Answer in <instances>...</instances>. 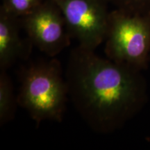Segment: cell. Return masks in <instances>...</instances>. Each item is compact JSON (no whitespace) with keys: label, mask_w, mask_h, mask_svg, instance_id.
<instances>
[{"label":"cell","mask_w":150,"mask_h":150,"mask_svg":"<svg viewBox=\"0 0 150 150\" xmlns=\"http://www.w3.org/2000/svg\"><path fill=\"white\" fill-rule=\"evenodd\" d=\"M44 0H2L1 7L19 18L29 14L41 4Z\"/></svg>","instance_id":"ba28073f"},{"label":"cell","mask_w":150,"mask_h":150,"mask_svg":"<svg viewBox=\"0 0 150 150\" xmlns=\"http://www.w3.org/2000/svg\"><path fill=\"white\" fill-rule=\"evenodd\" d=\"M65 79L74 108L92 130L108 134L121 129L145 107L148 86L142 71L78 45Z\"/></svg>","instance_id":"6da1fadb"},{"label":"cell","mask_w":150,"mask_h":150,"mask_svg":"<svg viewBox=\"0 0 150 150\" xmlns=\"http://www.w3.org/2000/svg\"><path fill=\"white\" fill-rule=\"evenodd\" d=\"M64 17L69 32L81 47L95 50L104 42L108 0H53Z\"/></svg>","instance_id":"277c9868"},{"label":"cell","mask_w":150,"mask_h":150,"mask_svg":"<svg viewBox=\"0 0 150 150\" xmlns=\"http://www.w3.org/2000/svg\"><path fill=\"white\" fill-rule=\"evenodd\" d=\"M20 18L0 7V70L6 71L19 60H26L33 45L29 38H22Z\"/></svg>","instance_id":"8992f818"},{"label":"cell","mask_w":150,"mask_h":150,"mask_svg":"<svg viewBox=\"0 0 150 150\" xmlns=\"http://www.w3.org/2000/svg\"><path fill=\"white\" fill-rule=\"evenodd\" d=\"M18 99L6 71L0 70V125L3 126L15 117Z\"/></svg>","instance_id":"52a82bcc"},{"label":"cell","mask_w":150,"mask_h":150,"mask_svg":"<svg viewBox=\"0 0 150 150\" xmlns=\"http://www.w3.org/2000/svg\"><path fill=\"white\" fill-rule=\"evenodd\" d=\"M61 63L55 58L32 63L22 71L18 103L38 126L44 121L63 120L68 87Z\"/></svg>","instance_id":"7a4b0ae2"},{"label":"cell","mask_w":150,"mask_h":150,"mask_svg":"<svg viewBox=\"0 0 150 150\" xmlns=\"http://www.w3.org/2000/svg\"><path fill=\"white\" fill-rule=\"evenodd\" d=\"M108 3L115 6V8L134 13L150 11V0H108Z\"/></svg>","instance_id":"9c48e42d"},{"label":"cell","mask_w":150,"mask_h":150,"mask_svg":"<svg viewBox=\"0 0 150 150\" xmlns=\"http://www.w3.org/2000/svg\"><path fill=\"white\" fill-rule=\"evenodd\" d=\"M106 58L140 71L147 70L150 58V11H110L105 37Z\"/></svg>","instance_id":"3957f363"},{"label":"cell","mask_w":150,"mask_h":150,"mask_svg":"<svg viewBox=\"0 0 150 150\" xmlns=\"http://www.w3.org/2000/svg\"><path fill=\"white\" fill-rule=\"evenodd\" d=\"M20 22L33 46L49 57H55L70 45L72 38L61 11L53 0H44L20 18Z\"/></svg>","instance_id":"5b68a950"}]
</instances>
